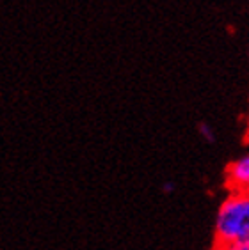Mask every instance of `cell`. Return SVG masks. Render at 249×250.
<instances>
[{"label":"cell","instance_id":"1","mask_svg":"<svg viewBox=\"0 0 249 250\" xmlns=\"http://www.w3.org/2000/svg\"><path fill=\"white\" fill-rule=\"evenodd\" d=\"M216 238L219 245L249 238V192H233L221 202L216 215Z\"/></svg>","mask_w":249,"mask_h":250},{"label":"cell","instance_id":"2","mask_svg":"<svg viewBox=\"0 0 249 250\" xmlns=\"http://www.w3.org/2000/svg\"><path fill=\"white\" fill-rule=\"evenodd\" d=\"M228 185L235 192H249V153L237 158L226 170Z\"/></svg>","mask_w":249,"mask_h":250},{"label":"cell","instance_id":"3","mask_svg":"<svg viewBox=\"0 0 249 250\" xmlns=\"http://www.w3.org/2000/svg\"><path fill=\"white\" fill-rule=\"evenodd\" d=\"M219 250H249V238L240 241H235V243H228V245H219Z\"/></svg>","mask_w":249,"mask_h":250},{"label":"cell","instance_id":"4","mask_svg":"<svg viewBox=\"0 0 249 250\" xmlns=\"http://www.w3.org/2000/svg\"><path fill=\"white\" fill-rule=\"evenodd\" d=\"M199 133L203 135V139H205L206 142H216V133H214V130H212L208 125H205V123L199 125Z\"/></svg>","mask_w":249,"mask_h":250},{"label":"cell","instance_id":"5","mask_svg":"<svg viewBox=\"0 0 249 250\" xmlns=\"http://www.w3.org/2000/svg\"><path fill=\"white\" fill-rule=\"evenodd\" d=\"M174 190H176V185L173 183V181H168V183L162 185V192L164 193H173Z\"/></svg>","mask_w":249,"mask_h":250}]
</instances>
